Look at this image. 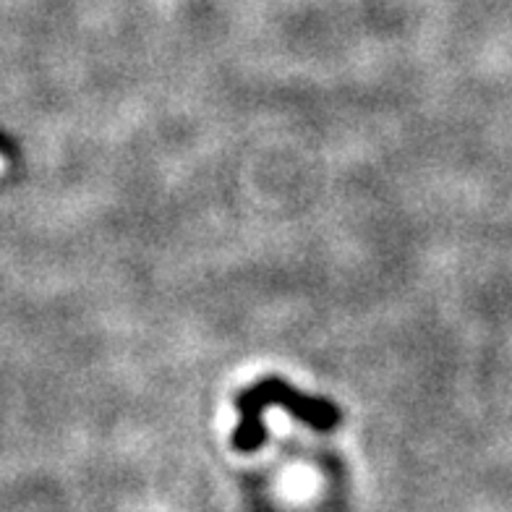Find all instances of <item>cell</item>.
<instances>
[{
  "label": "cell",
  "mask_w": 512,
  "mask_h": 512,
  "mask_svg": "<svg viewBox=\"0 0 512 512\" xmlns=\"http://www.w3.org/2000/svg\"><path fill=\"white\" fill-rule=\"evenodd\" d=\"M270 403L285 405L288 411L296 413L301 421L311 424L314 429L324 432V429H332L337 424V411L335 405L327 403V400L306 398V395H298L293 387L288 384L270 379V382H262L251 387L246 395L238 398V413H241V421L236 426V450L251 452L264 442V429H262V411Z\"/></svg>",
  "instance_id": "1"
},
{
  "label": "cell",
  "mask_w": 512,
  "mask_h": 512,
  "mask_svg": "<svg viewBox=\"0 0 512 512\" xmlns=\"http://www.w3.org/2000/svg\"><path fill=\"white\" fill-rule=\"evenodd\" d=\"M317 489V476L306 468H293L283 479V492L290 499H304Z\"/></svg>",
  "instance_id": "2"
},
{
  "label": "cell",
  "mask_w": 512,
  "mask_h": 512,
  "mask_svg": "<svg viewBox=\"0 0 512 512\" xmlns=\"http://www.w3.org/2000/svg\"><path fill=\"white\" fill-rule=\"evenodd\" d=\"M0 170H3V160H0Z\"/></svg>",
  "instance_id": "3"
}]
</instances>
